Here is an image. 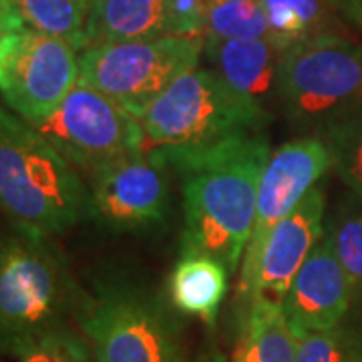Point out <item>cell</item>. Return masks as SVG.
Instances as JSON below:
<instances>
[{
  "label": "cell",
  "instance_id": "ac0fdd59",
  "mask_svg": "<svg viewBox=\"0 0 362 362\" xmlns=\"http://www.w3.org/2000/svg\"><path fill=\"white\" fill-rule=\"evenodd\" d=\"M338 0H262L270 25V40L282 51L298 42L332 35L330 21Z\"/></svg>",
  "mask_w": 362,
  "mask_h": 362
},
{
  "label": "cell",
  "instance_id": "44dd1931",
  "mask_svg": "<svg viewBox=\"0 0 362 362\" xmlns=\"http://www.w3.org/2000/svg\"><path fill=\"white\" fill-rule=\"evenodd\" d=\"M296 362H362V332L344 320L328 330H292Z\"/></svg>",
  "mask_w": 362,
  "mask_h": 362
},
{
  "label": "cell",
  "instance_id": "4fadbf2b",
  "mask_svg": "<svg viewBox=\"0 0 362 362\" xmlns=\"http://www.w3.org/2000/svg\"><path fill=\"white\" fill-rule=\"evenodd\" d=\"M330 168L332 151L318 137H300L270 153L259 180L256 223L247 247L258 246L278 221L294 211Z\"/></svg>",
  "mask_w": 362,
  "mask_h": 362
},
{
  "label": "cell",
  "instance_id": "3957f363",
  "mask_svg": "<svg viewBox=\"0 0 362 362\" xmlns=\"http://www.w3.org/2000/svg\"><path fill=\"white\" fill-rule=\"evenodd\" d=\"M89 187L39 131L0 107V211L13 230L51 238L87 216Z\"/></svg>",
  "mask_w": 362,
  "mask_h": 362
},
{
  "label": "cell",
  "instance_id": "ba28073f",
  "mask_svg": "<svg viewBox=\"0 0 362 362\" xmlns=\"http://www.w3.org/2000/svg\"><path fill=\"white\" fill-rule=\"evenodd\" d=\"M30 125L85 177L145 151L139 119L81 81L52 113Z\"/></svg>",
  "mask_w": 362,
  "mask_h": 362
},
{
  "label": "cell",
  "instance_id": "2e32d148",
  "mask_svg": "<svg viewBox=\"0 0 362 362\" xmlns=\"http://www.w3.org/2000/svg\"><path fill=\"white\" fill-rule=\"evenodd\" d=\"M228 362H296L294 334L282 304L268 300L244 304L240 334Z\"/></svg>",
  "mask_w": 362,
  "mask_h": 362
},
{
  "label": "cell",
  "instance_id": "484cf974",
  "mask_svg": "<svg viewBox=\"0 0 362 362\" xmlns=\"http://www.w3.org/2000/svg\"><path fill=\"white\" fill-rule=\"evenodd\" d=\"M346 11L362 26V0H346Z\"/></svg>",
  "mask_w": 362,
  "mask_h": 362
},
{
  "label": "cell",
  "instance_id": "9a60e30c",
  "mask_svg": "<svg viewBox=\"0 0 362 362\" xmlns=\"http://www.w3.org/2000/svg\"><path fill=\"white\" fill-rule=\"evenodd\" d=\"M204 54L211 71L266 115L280 105L284 51L270 39H204Z\"/></svg>",
  "mask_w": 362,
  "mask_h": 362
},
{
  "label": "cell",
  "instance_id": "5b68a950",
  "mask_svg": "<svg viewBox=\"0 0 362 362\" xmlns=\"http://www.w3.org/2000/svg\"><path fill=\"white\" fill-rule=\"evenodd\" d=\"M77 328L95 362H187L173 314L159 298L133 286L85 292Z\"/></svg>",
  "mask_w": 362,
  "mask_h": 362
},
{
  "label": "cell",
  "instance_id": "8992f818",
  "mask_svg": "<svg viewBox=\"0 0 362 362\" xmlns=\"http://www.w3.org/2000/svg\"><path fill=\"white\" fill-rule=\"evenodd\" d=\"M280 109L306 127H337L362 111V47L338 33L286 49Z\"/></svg>",
  "mask_w": 362,
  "mask_h": 362
},
{
  "label": "cell",
  "instance_id": "30bf717a",
  "mask_svg": "<svg viewBox=\"0 0 362 362\" xmlns=\"http://www.w3.org/2000/svg\"><path fill=\"white\" fill-rule=\"evenodd\" d=\"M78 83V51L66 40L26 30L0 65L6 107L37 123L52 113Z\"/></svg>",
  "mask_w": 362,
  "mask_h": 362
},
{
  "label": "cell",
  "instance_id": "4316f807",
  "mask_svg": "<svg viewBox=\"0 0 362 362\" xmlns=\"http://www.w3.org/2000/svg\"><path fill=\"white\" fill-rule=\"evenodd\" d=\"M199 362H228L223 358V354H220L218 350H211V352H207L202 356V361Z\"/></svg>",
  "mask_w": 362,
  "mask_h": 362
},
{
  "label": "cell",
  "instance_id": "d4e9b609",
  "mask_svg": "<svg viewBox=\"0 0 362 362\" xmlns=\"http://www.w3.org/2000/svg\"><path fill=\"white\" fill-rule=\"evenodd\" d=\"M23 33H26V26L23 25L13 4L8 0H0V65Z\"/></svg>",
  "mask_w": 362,
  "mask_h": 362
},
{
  "label": "cell",
  "instance_id": "ffe728a7",
  "mask_svg": "<svg viewBox=\"0 0 362 362\" xmlns=\"http://www.w3.org/2000/svg\"><path fill=\"white\" fill-rule=\"evenodd\" d=\"M204 39H270L262 0H202Z\"/></svg>",
  "mask_w": 362,
  "mask_h": 362
},
{
  "label": "cell",
  "instance_id": "277c9868",
  "mask_svg": "<svg viewBox=\"0 0 362 362\" xmlns=\"http://www.w3.org/2000/svg\"><path fill=\"white\" fill-rule=\"evenodd\" d=\"M137 119L147 151L189 153L256 135L268 115L216 71L197 66L175 78Z\"/></svg>",
  "mask_w": 362,
  "mask_h": 362
},
{
  "label": "cell",
  "instance_id": "d6986e66",
  "mask_svg": "<svg viewBox=\"0 0 362 362\" xmlns=\"http://www.w3.org/2000/svg\"><path fill=\"white\" fill-rule=\"evenodd\" d=\"M26 30L66 40L78 52L85 49L89 8L81 0H8Z\"/></svg>",
  "mask_w": 362,
  "mask_h": 362
},
{
  "label": "cell",
  "instance_id": "7c38bea8",
  "mask_svg": "<svg viewBox=\"0 0 362 362\" xmlns=\"http://www.w3.org/2000/svg\"><path fill=\"white\" fill-rule=\"evenodd\" d=\"M161 37H204L202 0H93L89 6L85 49Z\"/></svg>",
  "mask_w": 362,
  "mask_h": 362
},
{
  "label": "cell",
  "instance_id": "5bb4252c",
  "mask_svg": "<svg viewBox=\"0 0 362 362\" xmlns=\"http://www.w3.org/2000/svg\"><path fill=\"white\" fill-rule=\"evenodd\" d=\"M352 304L349 278L322 233L286 292V320L292 330H328L346 318Z\"/></svg>",
  "mask_w": 362,
  "mask_h": 362
},
{
  "label": "cell",
  "instance_id": "9c48e42d",
  "mask_svg": "<svg viewBox=\"0 0 362 362\" xmlns=\"http://www.w3.org/2000/svg\"><path fill=\"white\" fill-rule=\"evenodd\" d=\"M324 207L322 189L314 187L294 211L264 235L258 246L244 252L238 284L242 306L252 300H268L274 304L284 302L298 270L322 238Z\"/></svg>",
  "mask_w": 362,
  "mask_h": 362
},
{
  "label": "cell",
  "instance_id": "52a82bcc",
  "mask_svg": "<svg viewBox=\"0 0 362 362\" xmlns=\"http://www.w3.org/2000/svg\"><path fill=\"white\" fill-rule=\"evenodd\" d=\"M202 57L204 37L95 45L78 52V81L139 117L175 78L197 69Z\"/></svg>",
  "mask_w": 362,
  "mask_h": 362
},
{
  "label": "cell",
  "instance_id": "603a6c76",
  "mask_svg": "<svg viewBox=\"0 0 362 362\" xmlns=\"http://www.w3.org/2000/svg\"><path fill=\"white\" fill-rule=\"evenodd\" d=\"M332 168L362 202V113L328 131Z\"/></svg>",
  "mask_w": 362,
  "mask_h": 362
},
{
  "label": "cell",
  "instance_id": "83f0119b",
  "mask_svg": "<svg viewBox=\"0 0 362 362\" xmlns=\"http://www.w3.org/2000/svg\"><path fill=\"white\" fill-rule=\"evenodd\" d=\"M81 2H83V4H85V6H87V8H89L90 4H93V0H81Z\"/></svg>",
  "mask_w": 362,
  "mask_h": 362
},
{
  "label": "cell",
  "instance_id": "6da1fadb",
  "mask_svg": "<svg viewBox=\"0 0 362 362\" xmlns=\"http://www.w3.org/2000/svg\"><path fill=\"white\" fill-rule=\"evenodd\" d=\"M181 175V256H207L232 276L238 272L256 223L258 187L270 147L256 135L202 151L159 153Z\"/></svg>",
  "mask_w": 362,
  "mask_h": 362
},
{
  "label": "cell",
  "instance_id": "e0dca14e",
  "mask_svg": "<svg viewBox=\"0 0 362 362\" xmlns=\"http://www.w3.org/2000/svg\"><path fill=\"white\" fill-rule=\"evenodd\" d=\"M230 272L207 256H181L169 276V298L175 310L197 316L206 324L218 318L228 294Z\"/></svg>",
  "mask_w": 362,
  "mask_h": 362
},
{
  "label": "cell",
  "instance_id": "7a4b0ae2",
  "mask_svg": "<svg viewBox=\"0 0 362 362\" xmlns=\"http://www.w3.org/2000/svg\"><path fill=\"white\" fill-rule=\"evenodd\" d=\"M85 290L51 238L0 233V354L21 362L73 332Z\"/></svg>",
  "mask_w": 362,
  "mask_h": 362
},
{
  "label": "cell",
  "instance_id": "7402d4cb",
  "mask_svg": "<svg viewBox=\"0 0 362 362\" xmlns=\"http://www.w3.org/2000/svg\"><path fill=\"white\" fill-rule=\"evenodd\" d=\"M349 278L352 300L362 302V202L356 197L342 207L324 230Z\"/></svg>",
  "mask_w": 362,
  "mask_h": 362
},
{
  "label": "cell",
  "instance_id": "8fae6325",
  "mask_svg": "<svg viewBox=\"0 0 362 362\" xmlns=\"http://www.w3.org/2000/svg\"><path fill=\"white\" fill-rule=\"evenodd\" d=\"M168 168L157 151L145 149L93 173L87 216L113 232L161 223L169 211Z\"/></svg>",
  "mask_w": 362,
  "mask_h": 362
},
{
  "label": "cell",
  "instance_id": "cb8c5ba5",
  "mask_svg": "<svg viewBox=\"0 0 362 362\" xmlns=\"http://www.w3.org/2000/svg\"><path fill=\"white\" fill-rule=\"evenodd\" d=\"M21 362H95V356L85 337L73 330L45 344Z\"/></svg>",
  "mask_w": 362,
  "mask_h": 362
}]
</instances>
